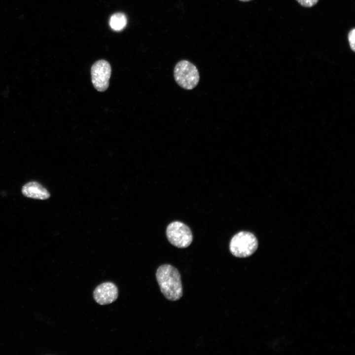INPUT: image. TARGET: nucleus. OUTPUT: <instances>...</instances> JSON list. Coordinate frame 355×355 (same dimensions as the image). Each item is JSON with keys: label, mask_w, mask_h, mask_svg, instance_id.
Returning <instances> with one entry per match:
<instances>
[{"label": "nucleus", "mask_w": 355, "mask_h": 355, "mask_svg": "<svg viewBox=\"0 0 355 355\" xmlns=\"http://www.w3.org/2000/svg\"><path fill=\"white\" fill-rule=\"evenodd\" d=\"M156 278L160 290L166 299L175 301L182 297L180 275L175 267L170 264L161 265L156 271Z\"/></svg>", "instance_id": "1"}, {"label": "nucleus", "mask_w": 355, "mask_h": 355, "mask_svg": "<svg viewBox=\"0 0 355 355\" xmlns=\"http://www.w3.org/2000/svg\"><path fill=\"white\" fill-rule=\"evenodd\" d=\"M174 77L177 83L185 90H192L198 84L200 74L197 67L188 60L178 62L174 70Z\"/></svg>", "instance_id": "2"}, {"label": "nucleus", "mask_w": 355, "mask_h": 355, "mask_svg": "<svg viewBox=\"0 0 355 355\" xmlns=\"http://www.w3.org/2000/svg\"><path fill=\"white\" fill-rule=\"evenodd\" d=\"M258 248L254 235L248 231H241L231 239L229 244L231 253L235 256L245 258L251 255Z\"/></svg>", "instance_id": "3"}, {"label": "nucleus", "mask_w": 355, "mask_h": 355, "mask_svg": "<svg viewBox=\"0 0 355 355\" xmlns=\"http://www.w3.org/2000/svg\"><path fill=\"white\" fill-rule=\"evenodd\" d=\"M166 235L169 242L178 248L188 247L192 243L193 236L190 228L180 221H174L167 227Z\"/></svg>", "instance_id": "4"}, {"label": "nucleus", "mask_w": 355, "mask_h": 355, "mask_svg": "<svg viewBox=\"0 0 355 355\" xmlns=\"http://www.w3.org/2000/svg\"><path fill=\"white\" fill-rule=\"evenodd\" d=\"M111 72L110 65L105 60H98L92 65L91 69L92 82L98 91L104 92L107 89Z\"/></svg>", "instance_id": "5"}, {"label": "nucleus", "mask_w": 355, "mask_h": 355, "mask_svg": "<svg viewBox=\"0 0 355 355\" xmlns=\"http://www.w3.org/2000/svg\"><path fill=\"white\" fill-rule=\"evenodd\" d=\"M118 296V290L117 286L110 282L102 283L95 288L93 292L94 300L101 305L114 302Z\"/></svg>", "instance_id": "6"}, {"label": "nucleus", "mask_w": 355, "mask_h": 355, "mask_svg": "<svg viewBox=\"0 0 355 355\" xmlns=\"http://www.w3.org/2000/svg\"><path fill=\"white\" fill-rule=\"evenodd\" d=\"M22 192L25 196L36 199L45 200L50 197L47 189L36 181H31L25 184Z\"/></svg>", "instance_id": "7"}, {"label": "nucleus", "mask_w": 355, "mask_h": 355, "mask_svg": "<svg viewBox=\"0 0 355 355\" xmlns=\"http://www.w3.org/2000/svg\"><path fill=\"white\" fill-rule=\"evenodd\" d=\"M109 24L113 30L116 31H121L126 26L127 18L123 13H114L110 17Z\"/></svg>", "instance_id": "8"}, {"label": "nucleus", "mask_w": 355, "mask_h": 355, "mask_svg": "<svg viewBox=\"0 0 355 355\" xmlns=\"http://www.w3.org/2000/svg\"><path fill=\"white\" fill-rule=\"evenodd\" d=\"M348 38L351 49L355 52V29L353 28L348 33Z\"/></svg>", "instance_id": "9"}, {"label": "nucleus", "mask_w": 355, "mask_h": 355, "mask_svg": "<svg viewBox=\"0 0 355 355\" xmlns=\"http://www.w3.org/2000/svg\"><path fill=\"white\" fill-rule=\"evenodd\" d=\"M301 5L305 7H311L315 5L319 0H296Z\"/></svg>", "instance_id": "10"}, {"label": "nucleus", "mask_w": 355, "mask_h": 355, "mask_svg": "<svg viewBox=\"0 0 355 355\" xmlns=\"http://www.w3.org/2000/svg\"><path fill=\"white\" fill-rule=\"evenodd\" d=\"M240 0L241 1H243V2H247V1H251L252 0Z\"/></svg>", "instance_id": "11"}]
</instances>
